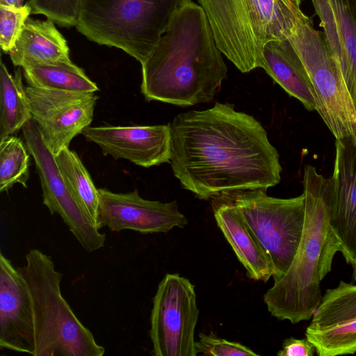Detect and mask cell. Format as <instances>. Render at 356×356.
I'll use <instances>...</instances> for the list:
<instances>
[{"instance_id": "obj_1", "label": "cell", "mask_w": 356, "mask_h": 356, "mask_svg": "<svg viewBox=\"0 0 356 356\" xmlns=\"http://www.w3.org/2000/svg\"><path fill=\"white\" fill-rule=\"evenodd\" d=\"M170 127L173 174L199 199L266 190L280 183L279 154L266 131L234 105L216 102L206 110L180 113Z\"/></svg>"}, {"instance_id": "obj_2", "label": "cell", "mask_w": 356, "mask_h": 356, "mask_svg": "<svg viewBox=\"0 0 356 356\" xmlns=\"http://www.w3.org/2000/svg\"><path fill=\"white\" fill-rule=\"evenodd\" d=\"M202 8L187 0L142 65L145 99L179 106L212 101L227 67Z\"/></svg>"}, {"instance_id": "obj_3", "label": "cell", "mask_w": 356, "mask_h": 356, "mask_svg": "<svg viewBox=\"0 0 356 356\" xmlns=\"http://www.w3.org/2000/svg\"><path fill=\"white\" fill-rule=\"evenodd\" d=\"M302 184L305 216L298 251L287 271L264 296L271 316L293 324L312 318L323 296L321 282L330 273L334 255L341 250L331 225L330 179L307 165Z\"/></svg>"}, {"instance_id": "obj_4", "label": "cell", "mask_w": 356, "mask_h": 356, "mask_svg": "<svg viewBox=\"0 0 356 356\" xmlns=\"http://www.w3.org/2000/svg\"><path fill=\"white\" fill-rule=\"evenodd\" d=\"M216 44L241 72L261 67L266 44L287 40L300 8L290 0H198Z\"/></svg>"}, {"instance_id": "obj_5", "label": "cell", "mask_w": 356, "mask_h": 356, "mask_svg": "<svg viewBox=\"0 0 356 356\" xmlns=\"http://www.w3.org/2000/svg\"><path fill=\"white\" fill-rule=\"evenodd\" d=\"M18 268L26 282L34 325L33 356H102L105 348L74 314L63 297V275L51 257L31 250Z\"/></svg>"}, {"instance_id": "obj_6", "label": "cell", "mask_w": 356, "mask_h": 356, "mask_svg": "<svg viewBox=\"0 0 356 356\" xmlns=\"http://www.w3.org/2000/svg\"><path fill=\"white\" fill-rule=\"evenodd\" d=\"M187 0H79L76 28L143 64Z\"/></svg>"}, {"instance_id": "obj_7", "label": "cell", "mask_w": 356, "mask_h": 356, "mask_svg": "<svg viewBox=\"0 0 356 356\" xmlns=\"http://www.w3.org/2000/svg\"><path fill=\"white\" fill-rule=\"evenodd\" d=\"M309 79L316 111L336 139L356 136V108L323 32L300 10L288 38Z\"/></svg>"}, {"instance_id": "obj_8", "label": "cell", "mask_w": 356, "mask_h": 356, "mask_svg": "<svg viewBox=\"0 0 356 356\" xmlns=\"http://www.w3.org/2000/svg\"><path fill=\"white\" fill-rule=\"evenodd\" d=\"M232 203L270 256L274 281L289 269L298 251L305 224V195L292 198L267 195L266 190L229 193Z\"/></svg>"}, {"instance_id": "obj_9", "label": "cell", "mask_w": 356, "mask_h": 356, "mask_svg": "<svg viewBox=\"0 0 356 356\" xmlns=\"http://www.w3.org/2000/svg\"><path fill=\"white\" fill-rule=\"evenodd\" d=\"M199 316L195 286L179 273H168L153 298L149 337L154 356H196Z\"/></svg>"}, {"instance_id": "obj_10", "label": "cell", "mask_w": 356, "mask_h": 356, "mask_svg": "<svg viewBox=\"0 0 356 356\" xmlns=\"http://www.w3.org/2000/svg\"><path fill=\"white\" fill-rule=\"evenodd\" d=\"M22 132L40 179L43 204L51 215L57 213L61 217L84 250L92 252L103 248L106 235L94 227L73 198L39 126L31 120Z\"/></svg>"}, {"instance_id": "obj_11", "label": "cell", "mask_w": 356, "mask_h": 356, "mask_svg": "<svg viewBox=\"0 0 356 356\" xmlns=\"http://www.w3.org/2000/svg\"><path fill=\"white\" fill-rule=\"evenodd\" d=\"M32 120L56 156L92 122L98 96L27 86Z\"/></svg>"}, {"instance_id": "obj_12", "label": "cell", "mask_w": 356, "mask_h": 356, "mask_svg": "<svg viewBox=\"0 0 356 356\" xmlns=\"http://www.w3.org/2000/svg\"><path fill=\"white\" fill-rule=\"evenodd\" d=\"M99 207L96 229L107 227L111 232L129 229L143 234L167 233L184 227L188 220L176 201L161 202L141 197L137 191L116 193L98 188Z\"/></svg>"}, {"instance_id": "obj_13", "label": "cell", "mask_w": 356, "mask_h": 356, "mask_svg": "<svg viewBox=\"0 0 356 356\" xmlns=\"http://www.w3.org/2000/svg\"><path fill=\"white\" fill-rule=\"evenodd\" d=\"M305 337L319 356L356 353V284L340 281L337 287L326 290Z\"/></svg>"}, {"instance_id": "obj_14", "label": "cell", "mask_w": 356, "mask_h": 356, "mask_svg": "<svg viewBox=\"0 0 356 356\" xmlns=\"http://www.w3.org/2000/svg\"><path fill=\"white\" fill-rule=\"evenodd\" d=\"M81 134L97 144L104 156L123 159L145 168L170 163V123L150 126L87 127Z\"/></svg>"}, {"instance_id": "obj_15", "label": "cell", "mask_w": 356, "mask_h": 356, "mask_svg": "<svg viewBox=\"0 0 356 356\" xmlns=\"http://www.w3.org/2000/svg\"><path fill=\"white\" fill-rule=\"evenodd\" d=\"M0 346L34 352V325L29 293L18 268L0 253Z\"/></svg>"}, {"instance_id": "obj_16", "label": "cell", "mask_w": 356, "mask_h": 356, "mask_svg": "<svg viewBox=\"0 0 356 356\" xmlns=\"http://www.w3.org/2000/svg\"><path fill=\"white\" fill-rule=\"evenodd\" d=\"M331 225L341 252L352 264L356 254V136L336 139Z\"/></svg>"}, {"instance_id": "obj_17", "label": "cell", "mask_w": 356, "mask_h": 356, "mask_svg": "<svg viewBox=\"0 0 356 356\" xmlns=\"http://www.w3.org/2000/svg\"><path fill=\"white\" fill-rule=\"evenodd\" d=\"M356 108V0H311Z\"/></svg>"}, {"instance_id": "obj_18", "label": "cell", "mask_w": 356, "mask_h": 356, "mask_svg": "<svg viewBox=\"0 0 356 356\" xmlns=\"http://www.w3.org/2000/svg\"><path fill=\"white\" fill-rule=\"evenodd\" d=\"M218 227L229 242L247 276L267 282L275 273L268 252L232 203H224L214 209Z\"/></svg>"}, {"instance_id": "obj_19", "label": "cell", "mask_w": 356, "mask_h": 356, "mask_svg": "<svg viewBox=\"0 0 356 356\" xmlns=\"http://www.w3.org/2000/svg\"><path fill=\"white\" fill-rule=\"evenodd\" d=\"M67 43L54 22L29 17L9 51L15 66L25 68L46 65L72 64Z\"/></svg>"}, {"instance_id": "obj_20", "label": "cell", "mask_w": 356, "mask_h": 356, "mask_svg": "<svg viewBox=\"0 0 356 356\" xmlns=\"http://www.w3.org/2000/svg\"><path fill=\"white\" fill-rule=\"evenodd\" d=\"M261 67L290 96L298 99L307 110H316L309 76L288 39L273 40L266 44Z\"/></svg>"}, {"instance_id": "obj_21", "label": "cell", "mask_w": 356, "mask_h": 356, "mask_svg": "<svg viewBox=\"0 0 356 356\" xmlns=\"http://www.w3.org/2000/svg\"><path fill=\"white\" fill-rule=\"evenodd\" d=\"M0 92V140H2L32 120L26 88L22 83L21 67L12 75L1 60Z\"/></svg>"}, {"instance_id": "obj_22", "label": "cell", "mask_w": 356, "mask_h": 356, "mask_svg": "<svg viewBox=\"0 0 356 356\" xmlns=\"http://www.w3.org/2000/svg\"><path fill=\"white\" fill-rule=\"evenodd\" d=\"M61 175L73 198L96 228L99 207L98 188L81 159L68 147L55 156Z\"/></svg>"}, {"instance_id": "obj_23", "label": "cell", "mask_w": 356, "mask_h": 356, "mask_svg": "<svg viewBox=\"0 0 356 356\" xmlns=\"http://www.w3.org/2000/svg\"><path fill=\"white\" fill-rule=\"evenodd\" d=\"M22 69L29 86L73 92H95L99 90L84 71L74 63L37 65Z\"/></svg>"}, {"instance_id": "obj_24", "label": "cell", "mask_w": 356, "mask_h": 356, "mask_svg": "<svg viewBox=\"0 0 356 356\" xmlns=\"http://www.w3.org/2000/svg\"><path fill=\"white\" fill-rule=\"evenodd\" d=\"M26 145L15 136L0 140V191L19 183L26 187L29 179V154Z\"/></svg>"}, {"instance_id": "obj_25", "label": "cell", "mask_w": 356, "mask_h": 356, "mask_svg": "<svg viewBox=\"0 0 356 356\" xmlns=\"http://www.w3.org/2000/svg\"><path fill=\"white\" fill-rule=\"evenodd\" d=\"M31 13L29 3L18 7L0 4V45L5 53L14 47Z\"/></svg>"}, {"instance_id": "obj_26", "label": "cell", "mask_w": 356, "mask_h": 356, "mask_svg": "<svg viewBox=\"0 0 356 356\" xmlns=\"http://www.w3.org/2000/svg\"><path fill=\"white\" fill-rule=\"evenodd\" d=\"M197 353L212 356H258L250 348L238 342L229 341L211 333H200L199 341H195Z\"/></svg>"}, {"instance_id": "obj_27", "label": "cell", "mask_w": 356, "mask_h": 356, "mask_svg": "<svg viewBox=\"0 0 356 356\" xmlns=\"http://www.w3.org/2000/svg\"><path fill=\"white\" fill-rule=\"evenodd\" d=\"M316 348L307 338L296 339L289 337L282 343V349L277 353L279 356H313Z\"/></svg>"}, {"instance_id": "obj_28", "label": "cell", "mask_w": 356, "mask_h": 356, "mask_svg": "<svg viewBox=\"0 0 356 356\" xmlns=\"http://www.w3.org/2000/svg\"><path fill=\"white\" fill-rule=\"evenodd\" d=\"M1 5H5L8 6H21L22 4L20 0H0Z\"/></svg>"}, {"instance_id": "obj_29", "label": "cell", "mask_w": 356, "mask_h": 356, "mask_svg": "<svg viewBox=\"0 0 356 356\" xmlns=\"http://www.w3.org/2000/svg\"><path fill=\"white\" fill-rule=\"evenodd\" d=\"M351 266L353 267V281H356V254Z\"/></svg>"}, {"instance_id": "obj_30", "label": "cell", "mask_w": 356, "mask_h": 356, "mask_svg": "<svg viewBox=\"0 0 356 356\" xmlns=\"http://www.w3.org/2000/svg\"><path fill=\"white\" fill-rule=\"evenodd\" d=\"M291 3L296 7L300 8L302 0H290Z\"/></svg>"}, {"instance_id": "obj_31", "label": "cell", "mask_w": 356, "mask_h": 356, "mask_svg": "<svg viewBox=\"0 0 356 356\" xmlns=\"http://www.w3.org/2000/svg\"><path fill=\"white\" fill-rule=\"evenodd\" d=\"M20 1H21V3H22V4H23V5H24V0H20Z\"/></svg>"}]
</instances>
